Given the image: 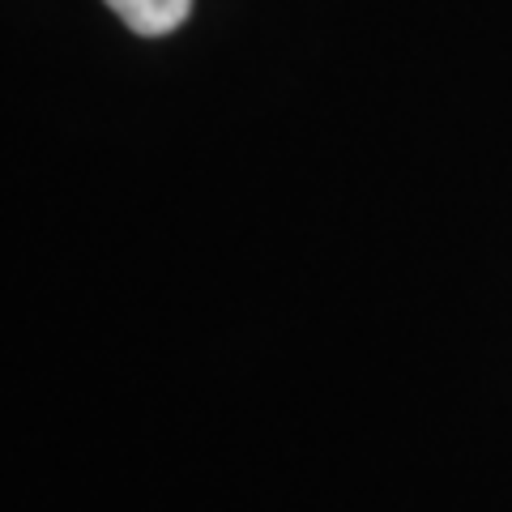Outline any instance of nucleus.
Returning a JSON list of instances; mask_svg holds the SVG:
<instances>
[{"instance_id":"f257e3e1","label":"nucleus","mask_w":512,"mask_h":512,"mask_svg":"<svg viewBox=\"0 0 512 512\" xmlns=\"http://www.w3.org/2000/svg\"><path fill=\"white\" fill-rule=\"evenodd\" d=\"M107 9L141 39H163L180 30L192 13V0H107Z\"/></svg>"}]
</instances>
